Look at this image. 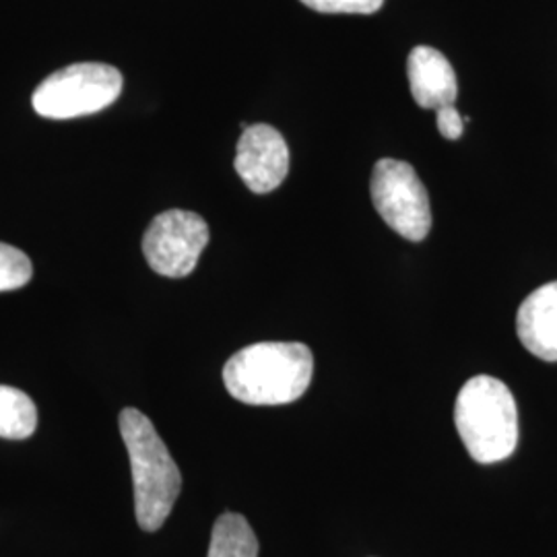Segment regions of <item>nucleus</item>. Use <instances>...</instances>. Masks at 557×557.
Instances as JSON below:
<instances>
[{"label":"nucleus","mask_w":557,"mask_h":557,"mask_svg":"<svg viewBox=\"0 0 557 557\" xmlns=\"http://www.w3.org/2000/svg\"><path fill=\"white\" fill-rule=\"evenodd\" d=\"M372 202L398 236L421 242L432 230L430 197L418 172L398 160H380L372 172Z\"/></svg>","instance_id":"nucleus-5"},{"label":"nucleus","mask_w":557,"mask_h":557,"mask_svg":"<svg viewBox=\"0 0 557 557\" xmlns=\"http://www.w3.org/2000/svg\"><path fill=\"white\" fill-rule=\"evenodd\" d=\"M34 277V264L20 248L0 242V294L27 285Z\"/></svg>","instance_id":"nucleus-12"},{"label":"nucleus","mask_w":557,"mask_h":557,"mask_svg":"<svg viewBox=\"0 0 557 557\" xmlns=\"http://www.w3.org/2000/svg\"><path fill=\"white\" fill-rule=\"evenodd\" d=\"M38 428L36 403L15 386L0 384V438L25 440Z\"/></svg>","instance_id":"nucleus-11"},{"label":"nucleus","mask_w":557,"mask_h":557,"mask_svg":"<svg viewBox=\"0 0 557 557\" xmlns=\"http://www.w3.org/2000/svg\"><path fill=\"white\" fill-rule=\"evenodd\" d=\"M119 425L133 469L137 522L143 531L156 533L178 499L182 490L178 465L151 419L139 409H122Z\"/></svg>","instance_id":"nucleus-2"},{"label":"nucleus","mask_w":557,"mask_h":557,"mask_svg":"<svg viewBox=\"0 0 557 557\" xmlns=\"http://www.w3.org/2000/svg\"><path fill=\"white\" fill-rule=\"evenodd\" d=\"M517 333L529 354L557 361V281L541 285L520 304Z\"/></svg>","instance_id":"nucleus-9"},{"label":"nucleus","mask_w":557,"mask_h":557,"mask_svg":"<svg viewBox=\"0 0 557 557\" xmlns=\"http://www.w3.org/2000/svg\"><path fill=\"white\" fill-rule=\"evenodd\" d=\"M234 165L239 178L252 193H273L289 172L287 143L269 124L246 126L238 140Z\"/></svg>","instance_id":"nucleus-7"},{"label":"nucleus","mask_w":557,"mask_h":557,"mask_svg":"<svg viewBox=\"0 0 557 557\" xmlns=\"http://www.w3.org/2000/svg\"><path fill=\"white\" fill-rule=\"evenodd\" d=\"M209 225L197 213L172 209L160 213L145 232L143 255L163 277L190 275L209 244Z\"/></svg>","instance_id":"nucleus-6"},{"label":"nucleus","mask_w":557,"mask_h":557,"mask_svg":"<svg viewBox=\"0 0 557 557\" xmlns=\"http://www.w3.org/2000/svg\"><path fill=\"white\" fill-rule=\"evenodd\" d=\"M438 112V131L444 139L457 140L465 133V122L455 106H444Z\"/></svg>","instance_id":"nucleus-14"},{"label":"nucleus","mask_w":557,"mask_h":557,"mask_svg":"<svg viewBox=\"0 0 557 557\" xmlns=\"http://www.w3.org/2000/svg\"><path fill=\"white\" fill-rule=\"evenodd\" d=\"M306 7L329 15H372L382 9L384 0H299Z\"/></svg>","instance_id":"nucleus-13"},{"label":"nucleus","mask_w":557,"mask_h":557,"mask_svg":"<svg viewBox=\"0 0 557 557\" xmlns=\"http://www.w3.org/2000/svg\"><path fill=\"white\" fill-rule=\"evenodd\" d=\"M411 96L425 110L455 106L458 96L457 73L448 59L430 46H418L407 60Z\"/></svg>","instance_id":"nucleus-8"},{"label":"nucleus","mask_w":557,"mask_h":557,"mask_svg":"<svg viewBox=\"0 0 557 557\" xmlns=\"http://www.w3.org/2000/svg\"><path fill=\"white\" fill-rule=\"evenodd\" d=\"M122 75L103 62H77L41 81L32 96L41 119L71 120L91 116L119 100Z\"/></svg>","instance_id":"nucleus-4"},{"label":"nucleus","mask_w":557,"mask_h":557,"mask_svg":"<svg viewBox=\"0 0 557 557\" xmlns=\"http://www.w3.org/2000/svg\"><path fill=\"white\" fill-rule=\"evenodd\" d=\"M455 423L465 448L481 465L506 460L517 450V400L502 380L481 374L465 382L455 405Z\"/></svg>","instance_id":"nucleus-3"},{"label":"nucleus","mask_w":557,"mask_h":557,"mask_svg":"<svg viewBox=\"0 0 557 557\" xmlns=\"http://www.w3.org/2000/svg\"><path fill=\"white\" fill-rule=\"evenodd\" d=\"M314 374L312 351L304 343H257L239 349L223 368V384L246 405H287L298 400Z\"/></svg>","instance_id":"nucleus-1"},{"label":"nucleus","mask_w":557,"mask_h":557,"mask_svg":"<svg viewBox=\"0 0 557 557\" xmlns=\"http://www.w3.org/2000/svg\"><path fill=\"white\" fill-rule=\"evenodd\" d=\"M207 557H259V539L242 515L225 512L218 518Z\"/></svg>","instance_id":"nucleus-10"}]
</instances>
